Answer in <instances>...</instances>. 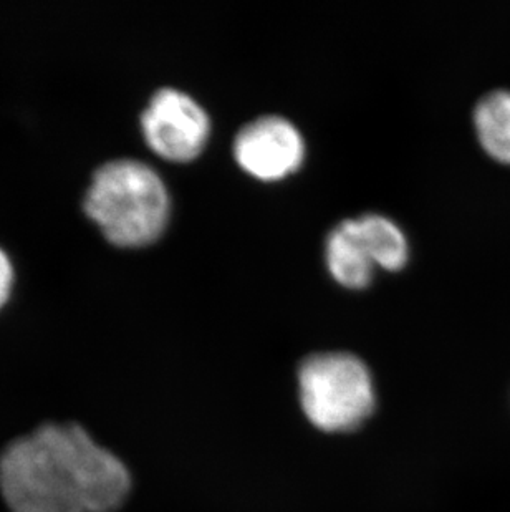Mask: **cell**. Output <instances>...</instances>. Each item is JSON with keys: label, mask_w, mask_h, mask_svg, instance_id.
Masks as SVG:
<instances>
[{"label": "cell", "mask_w": 510, "mask_h": 512, "mask_svg": "<svg viewBox=\"0 0 510 512\" xmlns=\"http://www.w3.org/2000/svg\"><path fill=\"white\" fill-rule=\"evenodd\" d=\"M131 474L80 425H42L0 455V494L12 512H115Z\"/></svg>", "instance_id": "1"}, {"label": "cell", "mask_w": 510, "mask_h": 512, "mask_svg": "<svg viewBox=\"0 0 510 512\" xmlns=\"http://www.w3.org/2000/svg\"><path fill=\"white\" fill-rule=\"evenodd\" d=\"M85 211L111 244L148 246L168 223V189L141 161H111L93 176Z\"/></svg>", "instance_id": "2"}, {"label": "cell", "mask_w": 510, "mask_h": 512, "mask_svg": "<svg viewBox=\"0 0 510 512\" xmlns=\"http://www.w3.org/2000/svg\"><path fill=\"white\" fill-rule=\"evenodd\" d=\"M305 415L323 431H352L375 410V390L365 363L350 353L308 357L299 372Z\"/></svg>", "instance_id": "3"}, {"label": "cell", "mask_w": 510, "mask_h": 512, "mask_svg": "<svg viewBox=\"0 0 510 512\" xmlns=\"http://www.w3.org/2000/svg\"><path fill=\"white\" fill-rule=\"evenodd\" d=\"M141 126L151 150L171 161L194 160L211 128L204 108L174 88L156 92L141 116Z\"/></svg>", "instance_id": "4"}, {"label": "cell", "mask_w": 510, "mask_h": 512, "mask_svg": "<svg viewBox=\"0 0 510 512\" xmlns=\"http://www.w3.org/2000/svg\"><path fill=\"white\" fill-rule=\"evenodd\" d=\"M305 145L300 131L282 116H260L247 123L234 141L239 165L265 181L284 178L299 168Z\"/></svg>", "instance_id": "5"}, {"label": "cell", "mask_w": 510, "mask_h": 512, "mask_svg": "<svg viewBox=\"0 0 510 512\" xmlns=\"http://www.w3.org/2000/svg\"><path fill=\"white\" fill-rule=\"evenodd\" d=\"M327 264L332 276L347 287L360 289L371 281L376 264L361 236L357 219L343 221L328 234Z\"/></svg>", "instance_id": "6"}, {"label": "cell", "mask_w": 510, "mask_h": 512, "mask_svg": "<svg viewBox=\"0 0 510 512\" xmlns=\"http://www.w3.org/2000/svg\"><path fill=\"white\" fill-rule=\"evenodd\" d=\"M474 121L484 150L510 165V93L492 92L482 98Z\"/></svg>", "instance_id": "7"}, {"label": "cell", "mask_w": 510, "mask_h": 512, "mask_svg": "<svg viewBox=\"0 0 510 512\" xmlns=\"http://www.w3.org/2000/svg\"><path fill=\"white\" fill-rule=\"evenodd\" d=\"M357 221L375 264L390 271L405 266L408 259L406 237L391 219L381 214H363Z\"/></svg>", "instance_id": "8"}, {"label": "cell", "mask_w": 510, "mask_h": 512, "mask_svg": "<svg viewBox=\"0 0 510 512\" xmlns=\"http://www.w3.org/2000/svg\"><path fill=\"white\" fill-rule=\"evenodd\" d=\"M12 282H14L12 264H10L7 254L0 249V309L4 307L5 302L9 299Z\"/></svg>", "instance_id": "9"}]
</instances>
